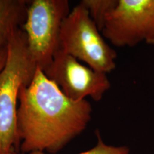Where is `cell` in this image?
<instances>
[{
    "label": "cell",
    "instance_id": "6da1fadb",
    "mask_svg": "<svg viewBox=\"0 0 154 154\" xmlns=\"http://www.w3.org/2000/svg\"><path fill=\"white\" fill-rule=\"evenodd\" d=\"M17 135L19 153H57L82 134L91 119L87 100L74 101L37 67L19 96Z\"/></svg>",
    "mask_w": 154,
    "mask_h": 154
},
{
    "label": "cell",
    "instance_id": "7a4b0ae2",
    "mask_svg": "<svg viewBox=\"0 0 154 154\" xmlns=\"http://www.w3.org/2000/svg\"><path fill=\"white\" fill-rule=\"evenodd\" d=\"M7 47V61L0 73V154H19L17 101L22 88L33 80L37 66L22 29L15 31Z\"/></svg>",
    "mask_w": 154,
    "mask_h": 154
},
{
    "label": "cell",
    "instance_id": "3957f363",
    "mask_svg": "<svg viewBox=\"0 0 154 154\" xmlns=\"http://www.w3.org/2000/svg\"><path fill=\"white\" fill-rule=\"evenodd\" d=\"M59 49L97 72L107 74L116 68V51L106 43L87 9L80 4L61 24Z\"/></svg>",
    "mask_w": 154,
    "mask_h": 154
},
{
    "label": "cell",
    "instance_id": "277c9868",
    "mask_svg": "<svg viewBox=\"0 0 154 154\" xmlns=\"http://www.w3.org/2000/svg\"><path fill=\"white\" fill-rule=\"evenodd\" d=\"M70 13L68 0H32L22 28L30 55L43 72L59 50L61 24Z\"/></svg>",
    "mask_w": 154,
    "mask_h": 154
},
{
    "label": "cell",
    "instance_id": "5b68a950",
    "mask_svg": "<svg viewBox=\"0 0 154 154\" xmlns=\"http://www.w3.org/2000/svg\"><path fill=\"white\" fill-rule=\"evenodd\" d=\"M101 34L117 47L154 46V0H119Z\"/></svg>",
    "mask_w": 154,
    "mask_h": 154
},
{
    "label": "cell",
    "instance_id": "8992f818",
    "mask_svg": "<svg viewBox=\"0 0 154 154\" xmlns=\"http://www.w3.org/2000/svg\"><path fill=\"white\" fill-rule=\"evenodd\" d=\"M43 72L74 101H83L86 97L99 101L111 86L106 74L82 64L76 58L60 49Z\"/></svg>",
    "mask_w": 154,
    "mask_h": 154
},
{
    "label": "cell",
    "instance_id": "52a82bcc",
    "mask_svg": "<svg viewBox=\"0 0 154 154\" xmlns=\"http://www.w3.org/2000/svg\"><path fill=\"white\" fill-rule=\"evenodd\" d=\"M29 1L0 0V48L7 45L15 31L24 24Z\"/></svg>",
    "mask_w": 154,
    "mask_h": 154
},
{
    "label": "cell",
    "instance_id": "ba28073f",
    "mask_svg": "<svg viewBox=\"0 0 154 154\" xmlns=\"http://www.w3.org/2000/svg\"><path fill=\"white\" fill-rule=\"evenodd\" d=\"M119 0H82L80 5L87 9L90 17L101 32L108 16L118 4Z\"/></svg>",
    "mask_w": 154,
    "mask_h": 154
},
{
    "label": "cell",
    "instance_id": "9c48e42d",
    "mask_svg": "<svg viewBox=\"0 0 154 154\" xmlns=\"http://www.w3.org/2000/svg\"><path fill=\"white\" fill-rule=\"evenodd\" d=\"M97 143L92 149L79 154H130L131 150L126 146H112L106 144L97 131ZM24 154V153H19ZM28 154H46L44 152L35 151Z\"/></svg>",
    "mask_w": 154,
    "mask_h": 154
},
{
    "label": "cell",
    "instance_id": "30bf717a",
    "mask_svg": "<svg viewBox=\"0 0 154 154\" xmlns=\"http://www.w3.org/2000/svg\"><path fill=\"white\" fill-rule=\"evenodd\" d=\"M7 57V47L0 48V73L2 72L5 66L6 61Z\"/></svg>",
    "mask_w": 154,
    "mask_h": 154
}]
</instances>
